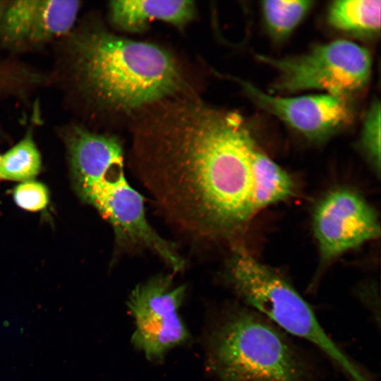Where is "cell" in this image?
<instances>
[{
    "label": "cell",
    "mask_w": 381,
    "mask_h": 381,
    "mask_svg": "<svg viewBox=\"0 0 381 381\" xmlns=\"http://www.w3.org/2000/svg\"><path fill=\"white\" fill-rule=\"evenodd\" d=\"M138 135L144 183L179 226L201 237L229 236L255 216L256 145L236 113L183 102Z\"/></svg>",
    "instance_id": "1"
},
{
    "label": "cell",
    "mask_w": 381,
    "mask_h": 381,
    "mask_svg": "<svg viewBox=\"0 0 381 381\" xmlns=\"http://www.w3.org/2000/svg\"><path fill=\"white\" fill-rule=\"evenodd\" d=\"M80 90L99 107L130 111L176 93L183 78L174 57L147 42L93 30L71 43Z\"/></svg>",
    "instance_id": "2"
},
{
    "label": "cell",
    "mask_w": 381,
    "mask_h": 381,
    "mask_svg": "<svg viewBox=\"0 0 381 381\" xmlns=\"http://www.w3.org/2000/svg\"><path fill=\"white\" fill-rule=\"evenodd\" d=\"M75 190L109 222L121 246L148 248L174 271L184 267L175 247L148 223L144 198L128 182L121 141L73 128L66 136Z\"/></svg>",
    "instance_id": "3"
},
{
    "label": "cell",
    "mask_w": 381,
    "mask_h": 381,
    "mask_svg": "<svg viewBox=\"0 0 381 381\" xmlns=\"http://www.w3.org/2000/svg\"><path fill=\"white\" fill-rule=\"evenodd\" d=\"M286 333L248 306L226 313L211 334L207 363L221 381H313Z\"/></svg>",
    "instance_id": "4"
},
{
    "label": "cell",
    "mask_w": 381,
    "mask_h": 381,
    "mask_svg": "<svg viewBox=\"0 0 381 381\" xmlns=\"http://www.w3.org/2000/svg\"><path fill=\"white\" fill-rule=\"evenodd\" d=\"M226 278L247 306L284 332L314 344L353 381H371L327 335L310 305L279 272L236 246L229 259Z\"/></svg>",
    "instance_id": "5"
},
{
    "label": "cell",
    "mask_w": 381,
    "mask_h": 381,
    "mask_svg": "<svg viewBox=\"0 0 381 381\" xmlns=\"http://www.w3.org/2000/svg\"><path fill=\"white\" fill-rule=\"evenodd\" d=\"M258 58L277 71L274 87L282 92L319 90L344 97L366 83L371 70L368 50L347 40L319 45L294 57L260 55Z\"/></svg>",
    "instance_id": "6"
},
{
    "label": "cell",
    "mask_w": 381,
    "mask_h": 381,
    "mask_svg": "<svg viewBox=\"0 0 381 381\" xmlns=\"http://www.w3.org/2000/svg\"><path fill=\"white\" fill-rule=\"evenodd\" d=\"M186 289L184 285L174 286L171 276L160 275L132 291L127 303L135 324L131 339L149 360L161 359L188 339L189 332L179 313Z\"/></svg>",
    "instance_id": "7"
},
{
    "label": "cell",
    "mask_w": 381,
    "mask_h": 381,
    "mask_svg": "<svg viewBox=\"0 0 381 381\" xmlns=\"http://www.w3.org/2000/svg\"><path fill=\"white\" fill-rule=\"evenodd\" d=\"M313 231L321 258L330 261L380 236L374 208L359 193L337 188L318 204L313 216Z\"/></svg>",
    "instance_id": "8"
},
{
    "label": "cell",
    "mask_w": 381,
    "mask_h": 381,
    "mask_svg": "<svg viewBox=\"0 0 381 381\" xmlns=\"http://www.w3.org/2000/svg\"><path fill=\"white\" fill-rule=\"evenodd\" d=\"M238 83L258 105L313 141L325 140L351 119L350 107L343 97L326 93L277 97L247 82L238 80Z\"/></svg>",
    "instance_id": "9"
},
{
    "label": "cell",
    "mask_w": 381,
    "mask_h": 381,
    "mask_svg": "<svg viewBox=\"0 0 381 381\" xmlns=\"http://www.w3.org/2000/svg\"><path fill=\"white\" fill-rule=\"evenodd\" d=\"M80 7L71 0L16 1L5 6L0 38L7 45L37 44L71 31Z\"/></svg>",
    "instance_id": "10"
},
{
    "label": "cell",
    "mask_w": 381,
    "mask_h": 381,
    "mask_svg": "<svg viewBox=\"0 0 381 381\" xmlns=\"http://www.w3.org/2000/svg\"><path fill=\"white\" fill-rule=\"evenodd\" d=\"M111 21L128 32L143 30L150 23L162 20L183 28L196 13L191 1H112L109 3Z\"/></svg>",
    "instance_id": "11"
},
{
    "label": "cell",
    "mask_w": 381,
    "mask_h": 381,
    "mask_svg": "<svg viewBox=\"0 0 381 381\" xmlns=\"http://www.w3.org/2000/svg\"><path fill=\"white\" fill-rule=\"evenodd\" d=\"M252 168L255 215L272 205L288 199L293 194L294 184L290 176L257 146L253 152Z\"/></svg>",
    "instance_id": "12"
},
{
    "label": "cell",
    "mask_w": 381,
    "mask_h": 381,
    "mask_svg": "<svg viewBox=\"0 0 381 381\" xmlns=\"http://www.w3.org/2000/svg\"><path fill=\"white\" fill-rule=\"evenodd\" d=\"M379 0H338L330 5L327 19L337 30L358 35H371L380 28Z\"/></svg>",
    "instance_id": "13"
},
{
    "label": "cell",
    "mask_w": 381,
    "mask_h": 381,
    "mask_svg": "<svg viewBox=\"0 0 381 381\" xmlns=\"http://www.w3.org/2000/svg\"><path fill=\"white\" fill-rule=\"evenodd\" d=\"M42 167L40 153L29 130L0 157V179L24 182L33 180Z\"/></svg>",
    "instance_id": "14"
},
{
    "label": "cell",
    "mask_w": 381,
    "mask_h": 381,
    "mask_svg": "<svg viewBox=\"0 0 381 381\" xmlns=\"http://www.w3.org/2000/svg\"><path fill=\"white\" fill-rule=\"evenodd\" d=\"M309 0H270L262 2L267 28L277 39L287 37L296 28L313 6Z\"/></svg>",
    "instance_id": "15"
},
{
    "label": "cell",
    "mask_w": 381,
    "mask_h": 381,
    "mask_svg": "<svg viewBox=\"0 0 381 381\" xmlns=\"http://www.w3.org/2000/svg\"><path fill=\"white\" fill-rule=\"evenodd\" d=\"M380 102H374L364 120L361 147L377 175L380 172Z\"/></svg>",
    "instance_id": "16"
},
{
    "label": "cell",
    "mask_w": 381,
    "mask_h": 381,
    "mask_svg": "<svg viewBox=\"0 0 381 381\" xmlns=\"http://www.w3.org/2000/svg\"><path fill=\"white\" fill-rule=\"evenodd\" d=\"M13 194L18 207L31 212L45 209L49 200L46 186L34 180L21 182L14 188Z\"/></svg>",
    "instance_id": "17"
},
{
    "label": "cell",
    "mask_w": 381,
    "mask_h": 381,
    "mask_svg": "<svg viewBox=\"0 0 381 381\" xmlns=\"http://www.w3.org/2000/svg\"><path fill=\"white\" fill-rule=\"evenodd\" d=\"M18 73L8 71L5 68L0 67V89L4 87L6 85H10L12 83L17 81L18 79H21L18 75Z\"/></svg>",
    "instance_id": "18"
},
{
    "label": "cell",
    "mask_w": 381,
    "mask_h": 381,
    "mask_svg": "<svg viewBox=\"0 0 381 381\" xmlns=\"http://www.w3.org/2000/svg\"><path fill=\"white\" fill-rule=\"evenodd\" d=\"M4 8H5V6H2L0 4V20H1V16H2V14H3V11H4Z\"/></svg>",
    "instance_id": "19"
},
{
    "label": "cell",
    "mask_w": 381,
    "mask_h": 381,
    "mask_svg": "<svg viewBox=\"0 0 381 381\" xmlns=\"http://www.w3.org/2000/svg\"><path fill=\"white\" fill-rule=\"evenodd\" d=\"M0 157H1V155H0ZM1 180V179H0Z\"/></svg>",
    "instance_id": "20"
}]
</instances>
